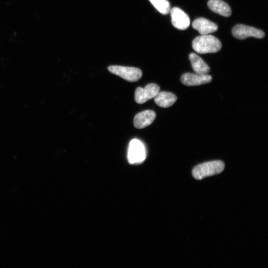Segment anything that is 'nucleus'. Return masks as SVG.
<instances>
[{"label":"nucleus","instance_id":"0eeeda50","mask_svg":"<svg viewBox=\"0 0 268 268\" xmlns=\"http://www.w3.org/2000/svg\"><path fill=\"white\" fill-rule=\"evenodd\" d=\"M171 23L175 28L179 30H185L190 25L189 16L178 7H173L170 11Z\"/></svg>","mask_w":268,"mask_h":268},{"label":"nucleus","instance_id":"423d86ee","mask_svg":"<svg viewBox=\"0 0 268 268\" xmlns=\"http://www.w3.org/2000/svg\"><path fill=\"white\" fill-rule=\"evenodd\" d=\"M160 91V87L155 83L147 84L144 88L138 87L135 92V100L138 104H143L155 97Z\"/></svg>","mask_w":268,"mask_h":268},{"label":"nucleus","instance_id":"f257e3e1","mask_svg":"<svg viewBox=\"0 0 268 268\" xmlns=\"http://www.w3.org/2000/svg\"><path fill=\"white\" fill-rule=\"evenodd\" d=\"M221 47L219 40L209 34L201 35L192 42L193 49L200 54L216 53L220 50Z\"/></svg>","mask_w":268,"mask_h":268},{"label":"nucleus","instance_id":"20e7f679","mask_svg":"<svg viewBox=\"0 0 268 268\" xmlns=\"http://www.w3.org/2000/svg\"><path fill=\"white\" fill-rule=\"evenodd\" d=\"M146 157V151L144 144L139 140L132 139L129 143L127 158L129 163L139 164Z\"/></svg>","mask_w":268,"mask_h":268},{"label":"nucleus","instance_id":"9b49d317","mask_svg":"<svg viewBox=\"0 0 268 268\" xmlns=\"http://www.w3.org/2000/svg\"><path fill=\"white\" fill-rule=\"evenodd\" d=\"M189 59L194 72L199 74H208L210 71L208 65L198 55L192 53L189 55Z\"/></svg>","mask_w":268,"mask_h":268},{"label":"nucleus","instance_id":"f8f14e48","mask_svg":"<svg viewBox=\"0 0 268 268\" xmlns=\"http://www.w3.org/2000/svg\"><path fill=\"white\" fill-rule=\"evenodd\" d=\"M207 4L211 11L221 16L229 17L231 15V8L221 0H209Z\"/></svg>","mask_w":268,"mask_h":268},{"label":"nucleus","instance_id":"7ed1b4c3","mask_svg":"<svg viewBox=\"0 0 268 268\" xmlns=\"http://www.w3.org/2000/svg\"><path fill=\"white\" fill-rule=\"evenodd\" d=\"M111 73L131 82L139 80L142 76V71L137 68L120 65H111L108 67Z\"/></svg>","mask_w":268,"mask_h":268},{"label":"nucleus","instance_id":"39448f33","mask_svg":"<svg viewBox=\"0 0 268 268\" xmlns=\"http://www.w3.org/2000/svg\"><path fill=\"white\" fill-rule=\"evenodd\" d=\"M232 33L234 37L241 40L250 36L261 39L265 36V33L263 31L242 24L235 25L232 30Z\"/></svg>","mask_w":268,"mask_h":268},{"label":"nucleus","instance_id":"1a4fd4ad","mask_svg":"<svg viewBox=\"0 0 268 268\" xmlns=\"http://www.w3.org/2000/svg\"><path fill=\"white\" fill-rule=\"evenodd\" d=\"M192 27L201 35L209 34L218 29V26L216 24L202 17L195 19L192 23Z\"/></svg>","mask_w":268,"mask_h":268},{"label":"nucleus","instance_id":"f03ea898","mask_svg":"<svg viewBox=\"0 0 268 268\" xmlns=\"http://www.w3.org/2000/svg\"><path fill=\"white\" fill-rule=\"evenodd\" d=\"M224 168V163L220 160L206 162L196 166L192 170V175L197 180L218 174Z\"/></svg>","mask_w":268,"mask_h":268},{"label":"nucleus","instance_id":"6e6552de","mask_svg":"<svg viewBox=\"0 0 268 268\" xmlns=\"http://www.w3.org/2000/svg\"><path fill=\"white\" fill-rule=\"evenodd\" d=\"M212 79L211 76L208 74L186 73L182 75L181 80L185 85L193 86L208 83Z\"/></svg>","mask_w":268,"mask_h":268},{"label":"nucleus","instance_id":"ddd939ff","mask_svg":"<svg viewBox=\"0 0 268 268\" xmlns=\"http://www.w3.org/2000/svg\"><path fill=\"white\" fill-rule=\"evenodd\" d=\"M154 101L160 107L168 108L172 106L176 101V96L172 93L159 91L155 96Z\"/></svg>","mask_w":268,"mask_h":268},{"label":"nucleus","instance_id":"4468645a","mask_svg":"<svg viewBox=\"0 0 268 268\" xmlns=\"http://www.w3.org/2000/svg\"><path fill=\"white\" fill-rule=\"evenodd\" d=\"M150 3L160 13L166 15L170 12V5L167 0H149Z\"/></svg>","mask_w":268,"mask_h":268},{"label":"nucleus","instance_id":"9d476101","mask_svg":"<svg viewBox=\"0 0 268 268\" xmlns=\"http://www.w3.org/2000/svg\"><path fill=\"white\" fill-rule=\"evenodd\" d=\"M156 117L155 112L151 110L143 111L137 114L134 117L133 123L137 129H142L153 123Z\"/></svg>","mask_w":268,"mask_h":268}]
</instances>
